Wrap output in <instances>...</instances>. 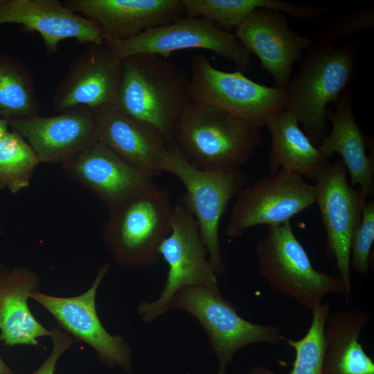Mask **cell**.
Returning <instances> with one entry per match:
<instances>
[{
	"instance_id": "cell-12",
	"label": "cell",
	"mask_w": 374,
	"mask_h": 374,
	"mask_svg": "<svg viewBox=\"0 0 374 374\" xmlns=\"http://www.w3.org/2000/svg\"><path fill=\"white\" fill-rule=\"evenodd\" d=\"M341 161L328 163L316 179L314 204L319 209L326 233L327 245L335 260L345 289L346 300L351 294L350 241L359 224L367 199L347 181Z\"/></svg>"
},
{
	"instance_id": "cell-15",
	"label": "cell",
	"mask_w": 374,
	"mask_h": 374,
	"mask_svg": "<svg viewBox=\"0 0 374 374\" xmlns=\"http://www.w3.org/2000/svg\"><path fill=\"white\" fill-rule=\"evenodd\" d=\"M109 269V264L103 265L91 287L78 296L56 297L36 290L30 297L53 314L65 330L91 346L103 363L131 373L130 347L123 337L112 335L105 330L96 312L97 290Z\"/></svg>"
},
{
	"instance_id": "cell-5",
	"label": "cell",
	"mask_w": 374,
	"mask_h": 374,
	"mask_svg": "<svg viewBox=\"0 0 374 374\" xmlns=\"http://www.w3.org/2000/svg\"><path fill=\"white\" fill-rule=\"evenodd\" d=\"M173 208L168 192L154 187L109 213L102 234L114 260L130 267L156 265L159 247L170 231Z\"/></svg>"
},
{
	"instance_id": "cell-27",
	"label": "cell",
	"mask_w": 374,
	"mask_h": 374,
	"mask_svg": "<svg viewBox=\"0 0 374 374\" xmlns=\"http://www.w3.org/2000/svg\"><path fill=\"white\" fill-rule=\"evenodd\" d=\"M40 163L26 140L16 131L8 130L0 139V189L15 194L28 188Z\"/></svg>"
},
{
	"instance_id": "cell-13",
	"label": "cell",
	"mask_w": 374,
	"mask_h": 374,
	"mask_svg": "<svg viewBox=\"0 0 374 374\" xmlns=\"http://www.w3.org/2000/svg\"><path fill=\"white\" fill-rule=\"evenodd\" d=\"M122 60L104 42L90 44L71 63L52 98L62 112L86 107L98 111L118 106Z\"/></svg>"
},
{
	"instance_id": "cell-31",
	"label": "cell",
	"mask_w": 374,
	"mask_h": 374,
	"mask_svg": "<svg viewBox=\"0 0 374 374\" xmlns=\"http://www.w3.org/2000/svg\"><path fill=\"white\" fill-rule=\"evenodd\" d=\"M0 374H14L12 369L0 357Z\"/></svg>"
},
{
	"instance_id": "cell-9",
	"label": "cell",
	"mask_w": 374,
	"mask_h": 374,
	"mask_svg": "<svg viewBox=\"0 0 374 374\" xmlns=\"http://www.w3.org/2000/svg\"><path fill=\"white\" fill-rule=\"evenodd\" d=\"M189 77L190 103L223 109L259 127L267 115L285 107V88L259 84L238 69L219 70L204 54L192 57Z\"/></svg>"
},
{
	"instance_id": "cell-26",
	"label": "cell",
	"mask_w": 374,
	"mask_h": 374,
	"mask_svg": "<svg viewBox=\"0 0 374 374\" xmlns=\"http://www.w3.org/2000/svg\"><path fill=\"white\" fill-rule=\"evenodd\" d=\"M330 305L321 303L312 311V320L305 335L299 340L287 339L295 351L292 370L287 374H321L324 354V326ZM245 374H278L265 366L249 368Z\"/></svg>"
},
{
	"instance_id": "cell-30",
	"label": "cell",
	"mask_w": 374,
	"mask_h": 374,
	"mask_svg": "<svg viewBox=\"0 0 374 374\" xmlns=\"http://www.w3.org/2000/svg\"><path fill=\"white\" fill-rule=\"evenodd\" d=\"M50 332V337L53 341L52 351L43 364L32 374H54L60 357L75 341L68 333L63 332L56 328L51 327Z\"/></svg>"
},
{
	"instance_id": "cell-11",
	"label": "cell",
	"mask_w": 374,
	"mask_h": 374,
	"mask_svg": "<svg viewBox=\"0 0 374 374\" xmlns=\"http://www.w3.org/2000/svg\"><path fill=\"white\" fill-rule=\"evenodd\" d=\"M314 204V185L300 175L281 168L239 191L225 234L233 240L255 226L283 224Z\"/></svg>"
},
{
	"instance_id": "cell-23",
	"label": "cell",
	"mask_w": 374,
	"mask_h": 374,
	"mask_svg": "<svg viewBox=\"0 0 374 374\" xmlns=\"http://www.w3.org/2000/svg\"><path fill=\"white\" fill-rule=\"evenodd\" d=\"M299 123L296 118L285 109L275 111L265 118L264 126L271 136L269 175L283 168L305 179L316 180L329 163Z\"/></svg>"
},
{
	"instance_id": "cell-33",
	"label": "cell",
	"mask_w": 374,
	"mask_h": 374,
	"mask_svg": "<svg viewBox=\"0 0 374 374\" xmlns=\"http://www.w3.org/2000/svg\"><path fill=\"white\" fill-rule=\"evenodd\" d=\"M0 116H1V112H0Z\"/></svg>"
},
{
	"instance_id": "cell-32",
	"label": "cell",
	"mask_w": 374,
	"mask_h": 374,
	"mask_svg": "<svg viewBox=\"0 0 374 374\" xmlns=\"http://www.w3.org/2000/svg\"><path fill=\"white\" fill-rule=\"evenodd\" d=\"M8 123L4 118H0V139L3 135L8 130Z\"/></svg>"
},
{
	"instance_id": "cell-34",
	"label": "cell",
	"mask_w": 374,
	"mask_h": 374,
	"mask_svg": "<svg viewBox=\"0 0 374 374\" xmlns=\"http://www.w3.org/2000/svg\"><path fill=\"white\" fill-rule=\"evenodd\" d=\"M0 233H1V229H0Z\"/></svg>"
},
{
	"instance_id": "cell-7",
	"label": "cell",
	"mask_w": 374,
	"mask_h": 374,
	"mask_svg": "<svg viewBox=\"0 0 374 374\" xmlns=\"http://www.w3.org/2000/svg\"><path fill=\"white\" fill-rule=\"evenodd\" d=\"M170 308L188 312L204 328L217 359L216 374H226L235 353L246 346L276 345L287 341L277 326L255 323L242 318L221 293L205 287L180 288L170 302Z\"/></svg>"
},
{
	"instance_id": "cell-22",
	"label": "cell",
	"mask_w": 374,
	"mask_h": 374,
	"mask_svg": "<svg viewBox=\"0 0 374 374\" xmlns=\"http://www.w3.org/2000/svg\"><path fill=\"white\" fill-rule=\"evenodd\" d=\"M38 285L37 277L28 268L9 270L0 264V341L3 346H37L39 337L51 336L28 305Z\"/></svg>"
},
{
	"instance_id": "cell-14",
	"label": "cell",
	"mask_w": 374,
	"mask_h": 374,
	"mask_svg": "<svg viewBox=\"0 0 374 374\" xmlns=\"http://www.w3.org/2000/svg\"><path fill=\"white\" fill-rule=\"evenodd\" d=\"M42 163L63 164L98 141L97 112L77 107L57 115L6 119Z\"/></svg>"
},
{
	"instance_id": "cell-19",
	"label": "cell",
	"mask_w": 374,
	"mask_h": 374,
	"mask_svg": "<svg viewBox=\"0 0 374 374\" xmlns=\"http://www.w3.org/2000/svg\"><path fill=\"white\" fill-rule=\"evenodd\" d=\"M17 24L37 32L48 53L66 39L93 44L104 39L92 21L76 14L59 0H0V25Z\"/></svg>"
},
{
	"instance_id": "cell-1",
	"label": "cell",
	"mask_w": 374,
	"mask_h": 374,
	"mask_svg": "<svg viewBox=\"0 0 374 374\" xmlns=\"http://www.w3.org/2000/svg\"><path fill=\"white\" fill-rule=\"evenodd\" d=\"M190 77L168 58L136 54L122 60L118 107L169 143L190 103Z\"/></svg>"
},
{
	"instance_id": "cell-10",
	"label": "cell",
	"mask_w": 374,
	"mask_h": 374,
	"mask_svg": "<svg viewBox=\"0 0 374 374\" xmlns=\"http://www.w3.org/2000/svg\"><path fill=\"white\" fill-rule=\"evenodd\" d=\"M104 42L121 60L136 54L168 58L177 51L200 48L233 62L240 71H245L251 66V54L233 33L202 17L186 16L127 39H105Z\"/></svg>"
},
{
	"instance_id": "cell-6",
	"label": "cell",
	"mask_w": 374,
	"mask_h": 374,
	"mask_svg": "<svg viewBox=\"0 0 374 374\" xmlns=\"http://www.w3.org/2000/svg\"><path fill=\"white\" fill-rule=\"evenodd\" d=\"M161 171L173 175L184 185L181 201L197 223L215 274H223L226 267L220 249V224L231 199L244 186L246 174L240 168L198 169L184 158L173 141L168 143Z\"/></svg>"
},
{
	"instance_id": "cell-4",
	"label": "cell",
	"mask_w": 374,
	"mask_h": 374,
	"mask_svg": "<svg viewBox=\"0 0 374 374\" xmlns=\"http://www.w3.org/2000/svg\"><path fill=\"white\" fill-rule=\"evenodd\" d=\"M265 235L255 247L258 271L274 291L294 299L312 311L328 294L346 296L344 282L338 275L314 269L290 222L267 226Z\"/></svg>"
},
{
	"instance_id": "cell-8",
	"label": "cell",
	"mask_w": 374,
	"mask_h": 374,
	"mask_svg": "<svg viewBox=\"0 0 374 374\" xmlns=\"http://www.w3.org/2000/svg\"><path fill=\"white\" fill-rule=\"evenodd\" d=\"M159 254L168 271L158 297L139 305L138 314L143 322L151 323L166 314L181 287H202L221 293L197 223L181 201L174 206L170 231L159 247Z\"/></svg>"
},
{
	"instance_id": "cell-28",
	"label": "cell",
	"mask_w": 374,
	"mask_h": 374,
	"mask_svg": "<svg viewBox=\"0 0 374 374\" xmlns=\"http://www.w3.org/2000/svg\"><path fill=\"white\" fill-rule=\"evenodd\" d=\"M374 241V202L367 201L362 219L355 229L350 241V267L359 274L369 271V259Z\"/></svg>"
},
{
	"instance_id": "cell-24",
	"label": "cell",
	"mask_w": 374,
	"mask_h": 374,
	"mask_svg": "<svg viewBox=\"0 0 374 374\" xmlns=\"http://www.w3.org/2000/svg\"><path fill=\"white\" fill-rule=\"evenodd\" d=\"M369 319L359 309L330 312L324 326L321 374H374V362L359 341Z\"/></svg>"
},
{
	"instance_id": "cell-29",
	"label": "cell",
	"mask_w": 374,
	"mask_h": 374,
	"mask_svg": "<svg viewBox=\"0 0 374 374\" xmlns=\"http://www.w3.org/2000/svg\"><path fill=\"white\" fill-rule=\"evenodd\" d=\"M374 27V8L341 15L326 24L317 34V42L335 43L351 35Z\"/></svg>"
},
{
	"instance_id": "cell-16",
	"label": "cell",
	"mask_w": 374,
	"mask_h": 374,
	"mask_svg": "<svg viewBox=\"0 0 374 374\" xmlns=\"http://www.w3.org/2000/svg\"><path fill=\"white\" fill-rule=\"evenodd\" d=\"M235 29L237 39L258 58L278 88L286 87L294 63L313 43L289 28L285 15L265 8L254 10Z\"/></svg>"
},
{
	"instance_id": "cell-2",
	"label": "cell",
	"mask_w": 374,
	"mask_h": 374,
	"mask_svg": "<svg viewBox=\"0 0 374 374\" xmlns=\"http://www.w3.org/2000/svg\"><path fill=\"white\" fill-rule=\"evenodd\" d=\"M358 60L355 44L312 43L298 72L285 87V109L303 125V131L317 148L326 136L328 106L349 87Z\"/></svg>"
},
{
	"instance_id": "cell-3",
	"label": "cell",
	"mask_w": 374,
	"mask_h": 374,
	"mask_svg": "<svg viewBox=\"0 0 374 374\" xmlns=\"http://www.w3.org/2000/svg\"><path fill=\"white\" fill-rule=\"evenodd\" d=\"M172 141L184 158L204 170L240 168L262 143L260 127L223 109L190 103Z\"/></svg>"
},
{
	"instance_id": "cell-21",
	"label": "cell",
	"mask_w": 374,
	"mask_h": 374,
	"mask_svg": "<svg viewBox=\"0 0 374 374\" xmlns=\"http://www.w3.org/2000/svg\"><path fill=\"white\" fill-rule=\"evenodd\" d=\"M335 110H328L332 128L318 147L328 159L338 153L349 172L351 186H358L366 199L374 194V159L366 151V140L353 114V100L349 87L340 95Z\"/></svg>"
},
{
	"instance_id": "cell-25",
	"label": "cell",
	"mask_w": 374,
	"mask_h": 374,
	"mask_svg": "<svg viewBox=\"0 0 374 374\" xmlns=\"http://www.w3.org/2000/svg\"><path fill=\"white\" fill-rule=\"evenodd\" d=\"M0 112L6 119L39 115L33 76L21 61L0 54Z\"/></svg>"
},
{
	"instance_id": "cell-20",
	"label": "cell",
	"mask_w": 374,
	"mask_h": 374,
	"mask_svg": "<svg viewBox=\"0 0 374 374\" xmlns=\"http://www.w3.org/2000/svg\"><path fill=\"white\" fill-rule=\"evenodd\" d=\"M97 112L98 141L130 166L159 175L168 143L151 126L112 107Z\"/></svg>"
},
{
	"instance_id": "cell-17",
	"label": "cell",
	"mask_w": 374,
	"mask_h": 374,
	"mask_svg": "<svg viewBox=\"0 0 374 374\" xmlns=\"http://www.w3.org/2000/svg\"><path fill=\"white\" fill-rule=\"evenodd\" d=\"M61 166L71 179L93 193L109 213L157 187L154 176L130 166L98 141Z\"/></svg>"
},
{
	"instance_id": "cell-18",
	"label": "cell",
	"mask_w": 374,
	"mask_h": 374,
	"mask_svg": "<svg viewBox=\"0 0 374 374\" xmlns=\"http://www.w3.org/2000/svg\"><path fill=\"white\" fill-rule=\"evenodd\" d=\"M64 6L94 22L104 40H124L185 15L181 0H67Z\"/></svg>"
}]
</instances>
